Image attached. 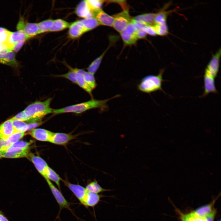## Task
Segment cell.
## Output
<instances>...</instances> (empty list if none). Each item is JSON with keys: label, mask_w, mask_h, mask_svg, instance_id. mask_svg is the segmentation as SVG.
<instances>
[{"label": "cell", "mask_w": 221, "mask_h": 221, "mask_svg": "<svg viewBox=\"0 0 221 221\" xmlns=\"http://www.w3.org/2000/svg\"><path fill=\"white\" fill-rule=\"evenodd\" d=\"M165 71L163 68L160 70L158 75H149L143 78L138 86V89L143 92L150 93L157 91H161L166 94L162 87V82L166 81L163 78Z\"/></svg>", "instance_id": "cell-3"}, {"label": "cell", "mask_w": 221, "mask_h": 221, "mask_svg": "<svg viewBox=\"0 0 221 221\" xmlns=\"http://www.w3.org/2000/svg\"><path fill=\"white\" fill-rule=\"evenodd\" d=\"M11 146L6 139H0V152H6Z\"/></svg>", "instance_id": "cell-38"}, {"label": "cell", "mask_w": 221, "mask_h": 221, "mask_svg": "<svg viewBox=\"0 0 221 221\" xmlns=\"http://www.w3.org/2000/svg\"><path fill=\"white\" fill-rule=\"evenodd\" d=\"M216 212V209L214 208L211 213L204 217L205 221H214Z\"/></svg>", "instance_id": "cell-42"}, {"label": "cell", "mask_w": 221, "mask_h": 221, "mask_svg": "<svg viewBox=\"0 0 221 221\" xmlns=\"http://www.w3.org/2000/svg\"><path fill=\"white\" fill-rule=\"evenodd\" d=\"M0 221H9L3 213L1 211H0Z\"/></svg>", "instance_id": "cell-46"}, {"label": "cell", "mask_w": 221, "mask_h": 221, "mask_svg": "<svg viewBox=\"0 0 221 221\" xmlns=\"http://www.w3.org/2000/svg\"><path fill=\"white\" fill-rule=\"evenodd\" d=\"M45 180L59 206L60 211L63 208H66L71 211L69 203L65 198L61 191L55 187L51 181L48 179H45Z\"/></svg>", "instance_id": "cell-8"}, {"label": "cell", "mask_w": 221, "mask_h": 221, "mask_svg": "<svg viewBox=\"0 0 221 221\" xmlns=\"http://www.w3.org/2000/svg\"><path fill=\"white\" fill-rule=\"evenodd\" d=\"M93 16L100 25L111 27L113 25L114 22L113 17L107 14L101 9L94 11Z\"/></svg>", "instance_id": "cell-16"}, {"label": "cell", "mask_w": 221, "mask_h": 221, "mask_svg": "<svg viewBox=\"0 0 221 221\" xmlns=\"http://www.w3.org/2000/svg\"><path fill=\"white\" fill-rule=\"evenodd\" d=\"M52 98L43 101H35L29 105L23 110L29 117L30 123L39 121L47 115L52 113L53 109L50 107Z\"/></svg>", "instance_id": "cell-2"}, {"label": "cell", "mask_w": 221, "mask_h": 221, "mask_svg": "<svg viewBox=\"0 0 221 221\" xmlns=\"http://www.w3.org/2000/svg\"><path fill=\"white\" fill-rule=\"evenodd\" d=\"M114 22L113 26L115 30L119 33L121 32L131 22L132 19L128 9L113 16Z\"/></svg>", "instance_id": "cell-5"}, {"label": "cell", "mask_w": 221, "mask_h": 221, "mask_svg": "<svg viewBox=\"0 0 221 221\" xmlns=\"http://www.w3.org/2000/svg\"><path fill=\"white\" fill-rule=\"evenodd\" d=\"M53 22V20L49 19L37 23L39 29V34L49 32L52 25Z\"/></svg>", "instance_id": "cell-32"}, {"label": "cell", "mask_w": 221, "mask_h": 221, "mask_svg": "<svg viewBox=\"0 0 221 221\" xmlns=\"http://www.w3.org/2000/svg\"><path fill=\"white\" fill-rule=\"evenodd\" d=\"M75 12L78 16L86 18L93 17V13L87 0L81 2L77 6Z\"/></svg>", "instance_id": "cell-19"}, {"label": "cell", "mask_w": 221, "mask_h": 221, "mask_svg": "<svg viewBox=\"0 0 221 221\" xmlns=\"http://www.w3.org/2000/svg\"><path fill=\"white\" fill-rule=\"evenodd\" d=\"M153 26L157 35L166 36L169 33V29L166 23L155 24Z\"/></svg>", "instance_id": "cell-33"}, {"label": "cell", "mask_w": 221, "mask_h": 221, "mask_svg": "<svg viewBox=\"0 0 221 221\" xmlns=\"http://www.w3.org/2000/svg\"><path fill=\"white\" fill-rule=\"evenodd\" d=\"M12 118L23 122H28L29 120V117L25 113L24 110L17 114Z\"/></svg>", "instance_id": "cell-39"}, {"label": "cell", "mask_w": 221, "mask_h": 221, "mask_svg": "<svg viewBox=\"0 0 221 221\" xmlns=\"http://www.w3.org/2000/svg\"><path fill=\"white\" fill-rule=\"evenodd\" d=\"M29 147L24 148H10L4 153L2 157L15 158L27 157L29 153Z\"/></svg>", "instance_id": "cell-12"}, {"label": "cell", "mask_w": 221, "mask_h": 221, "mask_svg": "<svg viewBox=\"0 0 221 221\" xmlns=\"http://www.w3.org/2000/svg\"><path fill=\"white\" fill-rule=\"evenodd\" d=\"M28 40L25 33L21 30H17L14 32H10L9 41L13 48L17 43L22 41H26Z\"/></svg>", "instance_id": "cell-23"}, {"label": "cell", "mask_w": 221, "mask_h": 221, "mask_svg": "<svg viewBox=\"0 0 221 221\" xmlns=\"http://www.w3.org/2000/svg\"><path fill=\"white\" fill-rule=\"evenodd\" d=\"M218 197L214 199L209 204L199 207L192 212L197 216L204 218L211 213L215 208L214 205Z\"/></svg>", "instance_id": "cell-22"}, {"label": "cell", "mask_w": 221, "mask_h": 221, "mask_svg": "<svg viewBox=\"0 0 221 221\" xmlns=\"http://www.w3.org/2000/svg\"><path fill=\"white\" fill-rule=\"evenodd\" d=\"M87 32L84 25L80 20H79L70 24L68 35L70 38L74 39L79 37Z\"/></svg>", "instance_id": "cell-10"}, {"label": "cell", "mask_w": 221, "mask_h": 221, "mask_svg": "<svg viewBox=\"0 0 221 221\" xmlns=\"http://www.w3.org/2000/svg\"><path fill=\"white\" fill-rule=\"evenodd\" d=\"M85 188L87 191L97 194L112 190L103 188L95 180L87 184Z\"/></svg>", "instance_id": "cell-27"}, {"label": "cell", "mask_w": 221, "mask_h": 221, "mask_svg": "<svg viewBox=\"0 0 221 221\" xmlns=\"http://www.w3.org/2000/svg\"><path fill=\"white\" fill-rule=\"evenodd\" d=\"M70 24L67 21L60 19L53 20L52 26L49 32H58L69 28Z\"/></svg>", "instance_id": "cell-25"}, {"label": "cell", "mask_w": 221, "mask_h": 221, "mask_svg": "<svg viewBox=\"0 0 221 221\" xmlns=\"http://www.w3.org/2000/svg\"><path fill=\"white\" fill-rule=\"evenodd\" d=\"M120 33L123 41L126 45L135 44L138 39L137 29L131 21Z\"/></svg>", "instance_id": "cell-7"}, {"label": "cell", "mask_w": 221, "mask_h": 221, "mask_svg": "<svg viewBox=\"0 0 221 221\" xmlns=\"http://www.w3.org/2000/svg\"><path fill=\"white\" fill-rule=\"evenodd\" d=\"M105 196L87 191L82 204L86 207H94L101 201V198Z\"/></svg>", "instance_id": "cell-18"}, {"label": "cell", "mask_w": 221, "mask_h": 221, "mask_svg": "<svg viewBox=\"0 0 221 221\" xmlns=\"http://www.w3.org/2000/svg\"><path fill=\"white\" fill-rule=\"evenodd\" d=\"M146 33L144 29L137 30V36L138 39H142L146 37Z\"/></svg>", "instance_id": "cell-44"}, {"label": "cell", "mask_w": 221, "mask_h": 221, "mask_svg": "<svg viewBox=\"0 0 221 221\" xmlns=\"http://www.w3.org/2000/svg\"><path fill=\"white\" fill-rule=\"evenodd\" d=\"M176 211L179 215L181 221H189L187 219L185 214L182 213L178 209H176Z\"/></svg>", "instance_id": "cell-45"}, {"label": "cell", "mask_w": 221, "mask_h": 221, "mask_svg": "<svg viewBox=\"0 0 221 221\" xmlns=\"http://www.w3.org/2000/svg\"><path fill=\"white\" fill-rule=\"evenodd\" d=\"M164 8L156 13L154 19V24L166 23L168 16L172 11H166Z\"/></svg>", "instance_id": "cell-30"}, {"label": "cell", "mask_w": 221, "mask_h": 221, "mask_svg": "<svg viewBox=\"0 0 221 221\" xmlns=\"http://www.w3.org/2000/svg\"><path fill=\"white\" fill-rule=\"evenodd\" d=\"M25 41H22L20 42L15 44L12 50L14 52H17L21 48Z\"/></svg>", "instance_id": "cell-43"}, {"label": "cell", "mask_w": 221, "mask_h": 221, "mask_svg": "<svg viewBox=\"0 0 221 221\" xmlns=\"http://www.w3.org/2000/svg\"><path fill=\"white\" fill-rule=\"evenodd\" d=\"M12 122L16 132H25L29 130V125L24 122L12 118Z\"/></svg>", "instance_id": "cell-29"}, {"label": "cell", "mask_w": 221, "mask_h": 221, "mask_svg": "<svg viewBox=\"0 0 221 221\" xmlns=\"http://www.w3.org/2000/svg\"><path fill=\"white\" fill-rule=\"evenodd\" d=\"M32 142H28L23 141H19L13 144L10 147L19 148L29 147Z\"/></svg>", "instance_id": "cell-40"}, {"label": "cell", "mask_w": 221, "mask_h": 221, "mask_svg": "<svg viewBox=\"0 0 221 221\" xmlns=\"http://www.w3.org/2000/svg\"><path fill=\"white\" fill-rule=\"evenodd\" d=\"M215 78L213 77L204 74V90L203 94L200 97H204L211 93L215 94L218 93L215 84Z\"/></svg>", "instance_id": "cell-17"}, {"label": "cell", "mask_w": 221, "mask_h": 221, "mask_svg": "<svg viewBox=\"0 0 221 221\" xmlns=\"http://www.w3.org/2000/svg\"><path fill=\"white\" fill-rule=\"evenodd\" d=\"M70 70L67 73L56 76L57 77H60L68 79L73 83L77 84L76 73L72 68H70Z\"/></svg>", "instance_id": "cell-36"}, {"label": "cell", "mask_w": 221, "mask_h": 221, "mask_svg": "<svg viewBox=\"0 0 221 221\" xmlns=\"http://www.w3.org/2000/svg\"><path fill=\"white\" fill-rule=\"evenodd\" d=\"M107 50L100 56L95 60L87 68L88 72L94 75L98 69Z\"/></svg>", "instance_id": "cell-31"}, {"label": "cell", "mask_w": 221, "mask_h": 221, "mask_svg": "<svg viewBox=\"0 0 221 221\" xmlns=\"http://www.w3.org/2000/svg\"><path fill=\"white\" fill-rule=\"evenodd\" d=\"M4 153L0 152V158L2 157Z\"/></svg>", "instance_id": "cell-47"}, {"label": "cell", "mask_w": 221, "mask_h": 221, "mask_svg": "<svg viewBox=\"0 0 221 221\" xmlns=\"http://www.w3.org/2000/svg\"><path fill=\"white\" fill-rule=\"evenodd\" d=\"M221 54V49L219 48L215 54L213 55L205 68L204 74L215 78L219 71Z\"/></svg>", "instance_id": "cell-6"}, {"label": "cell", "mask_w": 221, "mask_h": 221, "mask_svg": "<svg viewBox=\"0 0 221 221\" xmlns=\"http://www.w3.org/2000/svg\"><path fill=\"white\" fill-rule=\"evenodd\" d=\"M87 1L93 13L94 11L101 9L104 1L100 0H87Z\"/></svg>", "instance_id": "cell-37"}, {"label": "cell", "mask_w": 221, "mask_h": 221, "mask_svg": "<svg viewBox=\"0 0 221 221\" xmlns=\"http://www.w3.org/2000/svg\"><path fill=\"white\" fill-rule=\"evenodd\" d=\"M84 79L89 87L93 90L97 86L96 80L93 74L85 71L83 74Z\"/></svg>", "instance_id": "cell-34"}, {"label": "cell", "mask_w": 221, "mask_h": 221, "mask_svg": "<svg viewBox=\"0 0 221 221\" xmlns=\"http://www.w3.org/2000/svg\"><path fill=\"white\" fill-rule=\"evenodd\" d=\"M61 180L65 185L73 193L82 204L87 192L85 188L78 184L71 183L66 180L61 179Z\"/></svg>", "instance_id": "cell-9"}, {"label": "cell", "mask_w": 221, "mask_h": 221, "mask_svg": "<svg viewBox=\"0 0 221 221\" xmlns=\"http://www.w3.org/2000/svg\"><path fill=\"white\" fill-rule=\"evenodd\" d=\"M72 68L76 73L77 84L93 97L92 90L87 84L84 78L83 74L85 71L80 69Z\"/></svg>", "instance_id": "cell-21"}, {"label": "cell", "mask_w": 221, "mask_h": 221, "mask_svg": "<svg viewBox=\"0 0 221 221\" xmlns=\"http://www.w3.org/2000/svg\"><path fill=\"white\" fill-rule=\"evenodd\" d=\"M80 20L84 25L87 32L93 29L100 25L94 17L83 18Z\"/></svg>", "instance_id": "cell-28"}, {"label": "cell", "mask_w": 221, "mask_h": 221, "mask_svg": "<svg viewBox=\"0 0 221 221\" xmlns=\"http://www.w3.org/2000/svg\"><path fill=\"white\" fill-rule=\"evenodd\" d=\"M16 28L17 30L23 31L28 40L39 34L37 23L25 21L22 17H20Z\"/></svg>", "instance_id": "cell-4"}, {"label": "cell", "mask_w": 221, "mask_h": 221, "mask_svg": "<svg viewBox=\"0 0 221 221\" xmlns=\"http://www.w3.org/2000/svg\"><path fill=\"white\" fill-rule=\"evenodd\" d=\"M156 14L153 13H146L137 16L133 19L141 21L147 25H153Z\"/></svg>", "instance_id": "cell-24"}, {"label": "cell", "mask_w": 221, "mask_h": 221, "mask_svg": "<svg viewBox=\"0 0 221 221\" xmlns=\"http://www.w3.org/2000/svg\"><path fill=\"white\" fill-rule=\"evenodd\" d=\"M217 221H221V220H220V219H219V220H218Z\"/></svg>", "instance_id": "cell-48"}, {"label": "cell", "mask_w": 221, "mask_h": 221, "mask_svg": "<svg viewBox=\"0 0 221 221\" xmlns=\"http://www.w3.org/2000/svg\"><path fill=\"white\" fill-rule=\"evenodd\" d=\"M15 133L11 118L0 124V139L7 138Z\"/></svg>", "instance_id": "cell-20"}, {"label": "cell", "mask_w": 221, "mask_h": 221, "mask_svg": "<svg viewBox=\"0 0 221 221\" xmlns=\"http://www.w3.org/2000/svg\"><path fill=\"white\" fill-rule=\"evenodd\" d=\"M25 135V132H16L6 139L7 142L11 146L13 144L19 141Z\"/></svg>", "instance_id": "cell-35"}, {"label": "cell", "mask_w": 221, "mask_h": 221, "mask_svg": "<svg viewBox=\"0 0 221 221\" xmlns=\"http://www.w3.org/2000/svg\"><path fill=\"white\" fill-rule=\"evenodd\" d=\"M144 30L146 34L152 36H156L157 35L153 25H147Z\"/></svg>", "instance_id": "cell-41"}, {"label": "cell", "mask_w": 221, "mask_h": 221, "mask_svg": "<svg viewBox=\"0 0 221 221\" xmlns=\"http://www.w3.org/2000/svg\"><path fill=\"white\" fill-rule=\"evenodd\" d=\"M53 133L44 129L34 128L29 132V134L37 140L50 142Z\"/></svg>", "instance_id": "cell-15"}, {"label": "cell", "mask_w": 221, "mask_h": 221, "mask_svg": "<svg viewBox=\"0 0 221 221\" xmlns=\"http://www.w3.org/2000/svg\"><path fill=\"white\" fill-rule=\"evenodd\" d=\"M120 96L117 95L111 98L104 100H97L92 99L89 101L70 105L61 108L54 109L52 113L55 114L65 113L72 112L80 114L88 110L94 108H99L101 111H106L108 107L107 102L112 99Z\"/></svg>", "instance_id": "cell-1"}, {"label": "cell", "mask_w": 221, "mask_h": 221, "mask_svg": "<svg viewBox=\"0 0 221 221\" xmlns=\"http://www.w3.org/2000/svg\"><path fill=\"white\" fill-rule=\"evenodd\" d=\"M27 158L33 163L39 173L44 178L48 166L46 162L40 157L35 155L31 152Z\"/></svg>", "instance_id": "cell-11"}, {"label": "cell", "mask_w": 221, "mask_h": 221, "mask_svg": "<svg viewBox=\"0 0 221 221\" xmlns=\"http://www.w3.org/2000/svg\"><path fill=\"white\" fill-rule=\"evenodd\" d=\"M76 137L71 134L53 133L50 142L59 145H65Z\"/></svg>", "instance_id": "cell-14"}, {"label": "cell", "mask_w": 221, "mask_h": 221, "mask_svg": "<svg viewBox=\"0 0 221 221\" xmlns=\"http://www.w3.org/2000/svg\"><path fill=\"white\" fill-rule=\"evenodd\" d=\"M0 63L17 68L19 66L16 60L15 52L12 50L0 52Z\"/></svg>", "instance_id": "cell-13"}, {"label": "cell", "mask_w": 221, "mask_h": 221, "mask_svg": "<svg viewBox=\"0 0 221 221\" xmlns=\"http://www.w3.org/2000/svg\"><path fill=\"white\" fill-rule=\"evenodd\" d=\"M45 179H48L55 183L60 191V181L61 179L59 176L49 166L48 167L45 174Z\"/></svg>", "instance_id": "cell-26"}]
</instances>
